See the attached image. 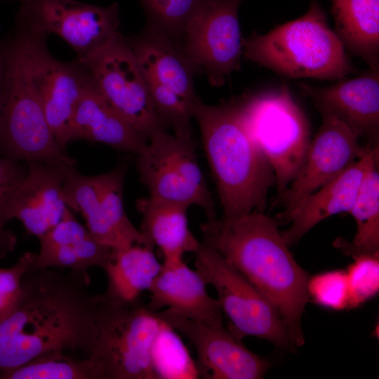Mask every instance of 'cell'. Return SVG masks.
<instances>
[{
	"label": "cell",
	"mask_w": 379,
	"mask_h": 379,
	"mask_svg": "<svg viewBox=\"0 0 379 379\" xmlns=\"http://www.w3.org/2000/svg\"><path fill=\"white\" fill-rule=\"evenodd\" d=\"M90 281L86 270L27 269L15 304L0 318V371L50 351L91 354L98 295Z\"/></svg>",
	"instance_id": "1"
},
{
	"label": "cell",
	"mask_w": 379,
	"mask_h": 379,
	"mask_svg": "<svg viewBox=\"0 0 379 379\" xmlns=\"http://www.w3.org/2000/svg\"><path fill=\"white\" fill-rule=\"evenodd\" d=\"M203 243L218 252L276 310L295 347L305 339L301 319L310 274L295 261L275 220L254 211L234 219L207 220Z\"/></svg>",
	"instance_id": "2"
},
{
	"label": "cell",
	"mask_w": 379,
	"mask_h": 379,
	"mask_svg": "<svg viewBox=\"0 0 379 379\" xmlns=\"http://www.w3.org/2000/svg\"><path fill=\"white\" fill-rule=\"evenodd\" d=\"M213 176L224 219L264 211L274 185L273 170L250 136L239 102L209 105L200 100L193 109Z\"/></svg>",
	"instance_id": "3"
},
{
	"label": "cell",
	"mask_w": 379,
	"mask_h": 379,
	"mask_svg": "<svg viewBox=\"0 0 379 379\" xmlns=\"http://www.w3.org/2000/svg\"><path fill=\"white\" fill-rule=\"evenodd\" d=\"M35 32L18 18L9 33L0 106V152L16 161L73 166L46 121L33 77Z\"/></svg>",
	"instance_id": "4"
},
{
	"label": "cell",
	"mask_w": 379,
	"mask_h": 379,
	"mask_svg": "<svg viewBox=\"0 0 379 379\" xmlns=\"http://www.w3.org/2000/svg\"><path fill=\"white\" fill-rule=\"evenodd\" d=\"M243 55L246 60L290 78L338 81L357 72L316 1L300 18L265 34L254 33L244 38Z\"/></svg>",
	"instance_id": "5"
},
{
	"label": "cell",
	"mask_w": 379,
	"mask_h": 379,
	"mask_svg": "<svg viewBox=\"0 0 379 379\" xmlns=\"http://www.w3.org/2000/svg\"><path fill=\"white\" fill-rule=\"evenodd\" d=\"M165 322L138 300L124 302L98 295L97 338L88 356L100 379H157L152 359Z\"/></svg>",
	"instance_id": "6"
},
{
	"label": "cell",
	"mask_w": 379,
	"mask_h": 379,
	"mask_svg": "<svg viewBox=\"0 0 379 379\" xmlns=\"http://www.w3.org/2000/svg\"><path fill=\"white\" fill-rule=\"evenodd\" d=\"M246 128L270 164L277 201L297 177L311 141L308 119L287 85L239 101Z\"/></svg>",
	"instance_id": "7"
},
{
	"label": "cell",
	"mask_w": 379,
	"mask_h": 379,
	"mask_svg": "<svg viewBox=\"0 0 379 379\" xmlns=\"http://www.w3.org/2000/svg\"><path fill=\"white\" fill-rule=\"evenodd\" d=\"M136 154L140 180L149 196L187 208L195 205L208 220L216 218L192 135L161 130L149 137Z\"/></svg>",
	"instance_id": "8"
},
{
	"label": "cell",
	"mask_w": 379,
	"mask_h": 379,
	"mask_svg": "<svg viewBox=\"0 0 379 379\" xmlns=\"http://www.w3.org/2000/svg\"><path fill=\"white\" fill-rule=\"evenodd\" d=\"M194 254L195 270L215 289L228 329L236 337L255 336L281 348H295L272 304L218 252L201 242Z\"/></svg>",
	"instance_id": "9"
},
{
	"label": "cell",
	"mask_w": 379,
	"mask_h": 379,
	"mask_svg": "<svg viewBox=\"0 0 379 379\" xmlns=\"http://www.w3.org/2000/svg\"><path fill=\"white\" fill-rule=\"evenodd\" d=\"M17 18L32 29L63 39L84 63L121 35L119 6L77 0H20Z\"/></svg>",
	"instance_id": "10"
},
{
	"label": "cell",
	"mask_w": 379,
	"mask_h": 379,
	"mask_svg": "<svg viewBox=\"0 0 379 379\" xmlns=\"http://www.w3.org/2000/svg\"><path fill=\"white\" fill-rule=\"evenodd\" d=\"M83 64L105 99L147 140L166 129L126 36L119 35Z\"/></svg>",
	"instance_id": "11"
},
{
	"label": "cell",
	"mask_w": 379,
	"mask_h": 379,
	"mask_svg": "<svg viewBox=\"0 0 379 379\" xmlns=\"http://www.w3.org/2000/svg\"><path fill=\"white\" fill-rule=\"evenodd\" d=\"M242 0H210L188 27L180 49L196 72L221 86L241 69L243 37L238 18Z\"/></svg>",
	"instance_id": "12"
},
{
	"label": "cell",
	"mask_w": 379,
	"mask_h": 379,
	"mask_svg": "<svg viewBox=\"0 0 379 379\" xmlns=\"http://www.w3.org/2000/svg\"><path fill=\"white\" fill-rule=\"evenodd\" d=\"M160 318L183 335L196 350L199 376L207 379H260L269 361L248 350L223 325L215 326L180 317L165 309Z\"/></svg>",
	"instance_id": "13"
},
{
	"label": "cell",
	"mask_w": 379,
	"mask_h": 379,
	"mask_svg": "<svg viewBox=\"0 0 379 379\" xmlns=\"http://www.w3.org/2000/svg\"><path fill=\"white\" fill-rule=\"evenodd\" d=\"M33 77L48 125L60 148L71 142L74 115L91 74L78 60L63 62L49 52L48 35L35 31Z\"/></svg>",
	"instance_id": "14"
},
{
	"label": "cell",
	"mask_w": 379,
	"mask_h": 379,
	"mask_svg": "<svg viewBox=\"0 0 379 379\" xmlns=\"http://www.w3.org/2000/svg\"><path fill=\"white\" fill-rule=\"evenodd\" d=\"M322 118L297 177L279 201L284 204L281 213L339 175L374 146H362L354 132L337 118Z\"/></svg>",
	"instance_id": "15"
},
{
	"label": "cell",
	"mask_w": 379,
	"mask_h": 379,
	"mask_svg": "<svg viewBox=\"0 0 379 379\" xmlns=\"http://www.w3.org/2000/svg\"><path fill=\"white\" fill-rule=\"evenodd\" d=\"M379 71L326 86L300 83L302 94L310 98L321 116L337 118L369 145L378 144Z\"/></svg>",
	"instance_id": "16"
},
{
	"label": "cell",
	"mask_w": 379,
	"mask_h": 379,
	"mask_svg": "<svg viewBox=\"0 0 379 379\" xmlns=\"http://www.w3.org/2000/svg\"><path fill=\"white\" fill-rule=\"evenodd\" d=\"M378 144L339 175L301 199L289 211L279 213L277 223H289L281 232L289 247L323 220L351 208L364 176L371 166L378 162Z\"/></svg>",
	"instance_id": "17"
},
{
	"label": "cell",
	"mask_w": 379,
	"mask_h": 379,
	"mask_svg": "<svg viewBox=\"0 0 379 379\" xmlns=\"http://www.w3.org/2000/svg\"><path fill=\"white\" fill-rule=\"evenodd\" d=\"M206 284L182 258L164 260L151 287L147 305L152 311L167 309L187 319L222 326V311L218 299L211 297Z\"/></svg>",
	"instance_id": "18"
},
{
	"label": "cell",
	"mask_w": 379,
	"mask_h": 379,
	"mask_svg": "<svg viewBox=\"0 0 379 379\" xmlns=\"http://www.w3.org/2000/svg\"><path fill=\"white\" fill-rule=\"evenodd\" d=\"M27 165L11 218L19 220L29 234L39 239L61 220L68 207L63 195L67 166L44 162Z\"/></svg>",
	"instance_id": "19"
},
{
	"label": "cell",
	"mask_w": 379,
	"mask_h": 379,
	"mask_svg": "<svg viewBox=\"0 0 379 379\" xmlns=\"http://www.w3.org/2000/svg\"><path fill=\"white\" fill-rule=\"evenodd\" d=\"M126 39L145 80L171 89L193 105L200 100L194 88L195 69L167 35L147 25L145 32Z\"/></svg>",
	"instance_id": "20"
},
{
	"label": "cell",
	"mask_w": 379,
	"mask_h": 379,
	"mask_svg": "<svg viewBox=\"0 0 379 379\" xmlns=\"http://www.w3.org/2000/svg\"><path fill=\"white\" fill-rule=\"evenodd\" d=\"M76 140L101 142L135 154L147 142L105 99L91 75L73 118L70 140Z\"/></svg>",
	"instance_id": "21"
},
{
	"label": "cell",
	"mask_w": 379,
	"mask_h": 379,
	"mask_svg": "<svg viewBox=\"0 0 379 379\" xmlns=\"http://www.w3.org/2000/svg\"><path fill=\"white\" fill-rule=\"evenodd\" d=\"M137 208L142 217L140 230L159 248L164 260L182 258L199 248L201 242L188 225L187 207L148 196L137 201Z\"/></svg>",
	"instance_id": "22"
},
{
	"label": "cell",
	"mask_w": 379,
	"mask_h": 379,
	"mask_svg": "<svg viewBox=\"0 0 379 379\" xmlns=\"http://www.w3.org/2000/svg\"><path fill=\"white\" fill-rule=\"evenodd\" d=\"M335 32L371 70L379 67V0H331Z\"/></svg>",
	"instance_id": "23"
},
{
	"label": "cell",
	"mask_w": 379,
	"mask_h": 379,
	"mask_svg": "<svg viewBox=\"0 0 379 379\" xmlns=\"http://www.w3.org/2000/svg\"><path fill=\"white\" fill-rule=\"evenodd\" d=\"M161 266L152 246L134 244L113 248L104 270L108 283L105 293L121 302L138 300L141 293L149 291Z\"/></svg>",
	"instance_id": "24"
},
{
	"label": "cell",
	"mask_w": 379,
	"mask_h": 379,
	"mask_svg": "<svg viewBox=\"0 0 379 379\" xmlns=\"http://www.w3.org/2000/svg\"><path fill=\"white\" fill-rule=\"evenodd\" d=\"M125 168L114 170L93 176L100 206L102 232L100 242L113 248L134 244L154 247L128 218L123 201Z\"/></svg>",
	"instance_id": "25"
},
{
	"label": "cell",
	"mask_w": 379,
	"mask_h": 379,
	"mask_svg": "<svg viewBox=\"0 0 379 379\" xmlns=\"http://www.w3.org/2000/svg\"><path fill=\"white\" fill-rule=\"evenodd\" d=\"M354 219L357 231L351 242L337 240L336 246L354 258L379 255L378 162L364 176L354 201L348 211Z\"/></svg>",
	"instance_id": "26"
},
{
	"label": "cell",
	"mask_w": 379,
	"mask_h": 379,
	"mask_svg": "<svg viewBox=\"0 0 379 379\" xmlns=\"http://www.w3.org/2000/svg\"><path fill=\"white\" fill-rule=\"evenodd\" d=\"M113 248L100 243L91 234L54 247L40 249L27 269L69 268L86 270L91 267H106Z\"/></svg>",
	"instance_id": "27"
},
{
	"label": "cell",
	"mask_w": 379,
	"mask_h": 379,
	"mask_svg": "<svg viewBox=\"0 0 379 379\" xmlns=\"http://www.w3.org/2000/svg\"><path fill=\"white\" fill-rule=\"evenodd\" d=\"M62 350L50 351L11 370L0 379H100L94 361L75 359Z\"/></svg>",
	"instance_id": "28"
},
{
	"label": "cell",
	"mask_w": 379,
	"mask_h": 379,
	"mask_svg": "<svg viewBox=\"0 0 379 379\" xmlns=\"http://www.w3.org/2000/svg\"><path fill=\"white\" fill-rule=\"evenodd\" d=\"M149 26L164 32L180 48L185 34L210 0H139Z\"/></svg>",
	"instance_id": "29"
},
{
	"label": "cell",
	"mask_w": 379,
	"mask_h": 379,
	"mask_svg": "<svg viewBox=\"0 0 379 379\" xmlns=\"http://www.w3.org/2000/svg\"><path fill=\"white\" fill-rule=\"evenodd\" d=\"M152 364L159 378H198L196 364L174 330L166 323L152 347Z\"/></svg>",
	"instance_id": "30"
},
{
	"label": "cell",
	"mask_w": 379,
	"mask_h": 379,
	"mask_svg": "<svg viewBox=\"0 0 379 379\" xmlns=\"http://www.w3.org/2000/svg\"><path fill=\"white\" fill-rule=\"evenodd\" d=\"M146 81L150 97L161 123L173 133L192 135L191 120L194 105L171 89L152 81Z\"/></svg>",
	"instance_id": "31"
},
{
	"label": "cell",
	"mask_w": 379,
	"mask_h": 379,
	"mask_svg": "<svg viewBox=\"0 0 379 379\" xmlns=\"http://www.w3.org/2000/svg\"><path fill=\"white\" fill-rule=\"evenodd\" d=\"M345 272L350 296L348 309L359 306L378 293L379 290L378 256L356 257Z\"/></svg>",
	"instance_id": "32"
},
{
	"label": "cell",
	"mask_w": 379,
	"mask_h": 379,
	"mask_svg": "<svg viewBox=\"0 0 379 379\" xmlns=\"http://www.w3.org/2000/svg\"><path fill=\"white\" fill-rule=\"evenodd\" d=\"M307 291L309 298L326 308L348 309L349 288L346 272L331 270L310 277Z\"/></svg>",
	"instance_id": "33"
},
{
	"label": "cell",
	"mask_w": 379,
	"mask_h": 379,
	"mask_svg": "<svg viewBox=\"0 0 379 379\" xmlns=\"http://www.w3.org/2000/svg\"><path fill=\"white\" fill-rule=\"evenodd\" d=\"M27 172L28 168L18 161L0 156V226L11 219L18 194Z\"/></svg>",
	"instance_id": "34"
},
{
	"label": "cell",
	"mask_w": 379,
	"mask_h": 379,
	"mask_svg": "<svg viewBox=\"0 0 379 379\" xmlns=\"http://www.w3.org/2000/svg\"><path fill=\"white\" fill-rule=\"evenodd\" d=\"M36 255L31 252L25 253L11 267H0V318L15 304L21 289L22 276Z\"/></svg>",
	"instance_id": "35"
},
{
	"label": "cell",
	"mask_w": 379,
	"mask_h": 379,
	"mask_svg": "<svg viewBox=\"0 0 379 379\" xmlns=\"http://www.w3.org/2000/svg\"><path fill=\"white\" fill-rule=\"evenodd\" d=\"M8 43V35L5 37L0 36V106L7 63Z\"/></svg>",
	"instance_id": "36"
},
{
	"label": "cell",
	"mask_w": 379,
	"mask_h": 379,
	"mask_svg": "<svg viewBox=\"0 0 379 379\" xmlns=\"http://www.w3.org/2000/svg\"><path fill=\"white\" fill-rule=\"evenodd\" d=\"M1 227V226H0V227Z\"/></svg>",
	"instance_id": "37"
}]
</instances>
